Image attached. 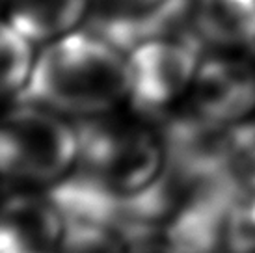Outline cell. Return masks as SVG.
Wrapping results in <instances>:
<instances>
[{
	"instance_id": "30bf717a",
	"label": "cell",
	"mask_w": 255,
	"mask_h": 253,
	"mask_svg": "<svg viewBox=\"0 0 255 253\" xmlns=\"http://www.w3.org/2000/svg\"><path fill=\"white\" fill-rule=\"evenodd\" d=\"M58 253H128V244L110 227L86 222H65Z\"/></svg>"
},
{
	"instance_id": "4fadbf2b",
	"label": "cell",
	"mask_w": 255,
	"mask_h": 253,
	"mask_svg": "<svg viewBox=\"0 0 255 253\" xmlns=\"http://www.w3.org/2000/svg\"><path fill=\"white\" fill-rule=\"evenodd\" d=\"M99 11L116 15H138L145 13L160 6L164 0H97Z\"/></svg>"
},
{
	"instance_id": "9c48e42d",
	"label": "cell",
	"mask_w": 255,
	"mask_h": 253,
	"mask_svg": "<svg viewBox=\"0 0 255 253\" xmlns=\"http://www.w3.org/2000/svg\"><path fill=\"white\" fill-rule=\"evenodd\" d=\"M32 43L24 34L9 22L2 26V92L4 95L19 97L26 88L34 71Z\"/></svg>"
},
{
	"instance_id": "7a4b0ae2",
	"label": "cell",
	"mask_w": 255,
	"mask_h": 253,
	"mask_svg": "<svg viewBox=\"0 0 255 253\" xmlns=\"http://www.w3.org/2000/svg\"><path fill=\"white\" fill-rule=\"evenodd\" d=\"M80 171L121 197L149 188L166 171L164 141L140 126L107 120H82Z\"/></svg>"
},
{
	"instance_id": "277c9868",
	"label": "cell",
	"mask_w": 255,
	"mask_h": 253,
	"mask_svg": "<svg viewBox=\"0 0 255 253\" xmlns=\"http://www.w3.org/2000/svg\"><path fill=\"white\" fill-rule=\"evenodd\" d=\"M199 47L177 37H158L136 45L127 60L128 97L143 114H156L192 88Z\"/></svg>"
},
{
	"instance_id": "ba28073f",
	"label": "cell",
	"mask_w": 255,
	"mask_h": 253,
	"mask_svg": "<svg viewBox=\"0 0 255 253\" xmlns=\"http://www.w3.org/2000/svg\"><path fill=\"white\" fill-rule=\"evenodd\" d=\"M86 9L88 0H9L7 22L30 41H49L69 34Z\"/></svg>"
},
{
	"instance_id": "52a82bcc",
	"label": "cell",
	"mask_w": 255,
	"mask_h": 253,
	"mask_svg": "<svg viewBox=\"0 0 255 253\" xmlns=\"http://www.w3.org/2000/svg\"><path fill=\"white\" fill-rule=\"evenodd\" d=\"M192 26L201 45L250 49L255 43V0H196Z\"/></svg>"
},
{
	"instance_id": "6da1fadb",
	"label": "cell",
	"mask_w": 255,
	"mask_h": 253,
	"mask_svg": "<svg viewBox=\"0 0 255 253\" xmlns=\"http://www.w3.org/2000/svg\"><path fill=\"white\" fill-rule=\"evenodd\" d=\"M123 97H128V65L120 49L93 32H75L43 50L17 101L92 118Z\"/></svg>"
},
{
	"instance_id": "3957f363",
	"label": "cell",
	"mask_w": 255,
	"mask_h": 253,
	"mask_svg": "<svg viewBox=\"0 0 255 253\" xmlns=\"http://www.w3.org/2000/svg\"><path fill=\"white\" fill-rule=\"evenodd\" d=\"M80 140L71 126L49 108L17 101L7 112L0 138L4 175L26 183L56 184L78 160Z\"/></svg>"
},
{
	"instance_id": "5b68a950",
	"label": "cell",
	"mask_w": 255,
	"mask_h": 253,
	"mask_svg": "<svg viewBox=\"0 0 255 253\" xmlns=\"http://www.w3.org/2000/svg\"><path fill=\"white\" fill-rule=\"evenodd\" d=\"M192 103L199 118L229 128L255 108V67L235 58H209L198 67Z\"/></svg>"
},
{
	"instance_id": "8fae6325",
	"label": "cell",
	"mask_w": 255,
	"mask_h": 253,
	"mask_svg": "<svg viewBox=\"0 0 255 253\" xmlns=\"http://www.w3.org/2000/svg\"><path fill=\"white\" fill-rule=\"evenodd\" d=\"M227 160L235 181L246 192H255V121L231 126Z\"/></svg>"
},
{
	"instance_id": "7c38bea8",
	"label": "cell",
	"mask_w": 255,
	"mask_h": 253,
	"mask_svg": "<svg viewBox=\"0 0 255 253\" xmlns=\"http://www.w3.org/2000/svg\"><path fill=\"white\" fill-rule=\"evenodd\" d=\"M226 244L231 253H255V197L242 201L233 211Z\"/></svg>"
},
{
	"instance_id": "8992f818",
	"label": "cell",
	"mask_w": 255,
	"mask_h": 253,
	"mask_svg": "<svg viewBox=\"0 0 255 253\" xmlns=\"http://www.w3.org/2000/svg\"><path fill=\"white\" fill-rule=\"evenodd\" d=\"M65 220L49 197L17 194L2 211L0 253H58Z\"/></svg>"
}]
</instances>
